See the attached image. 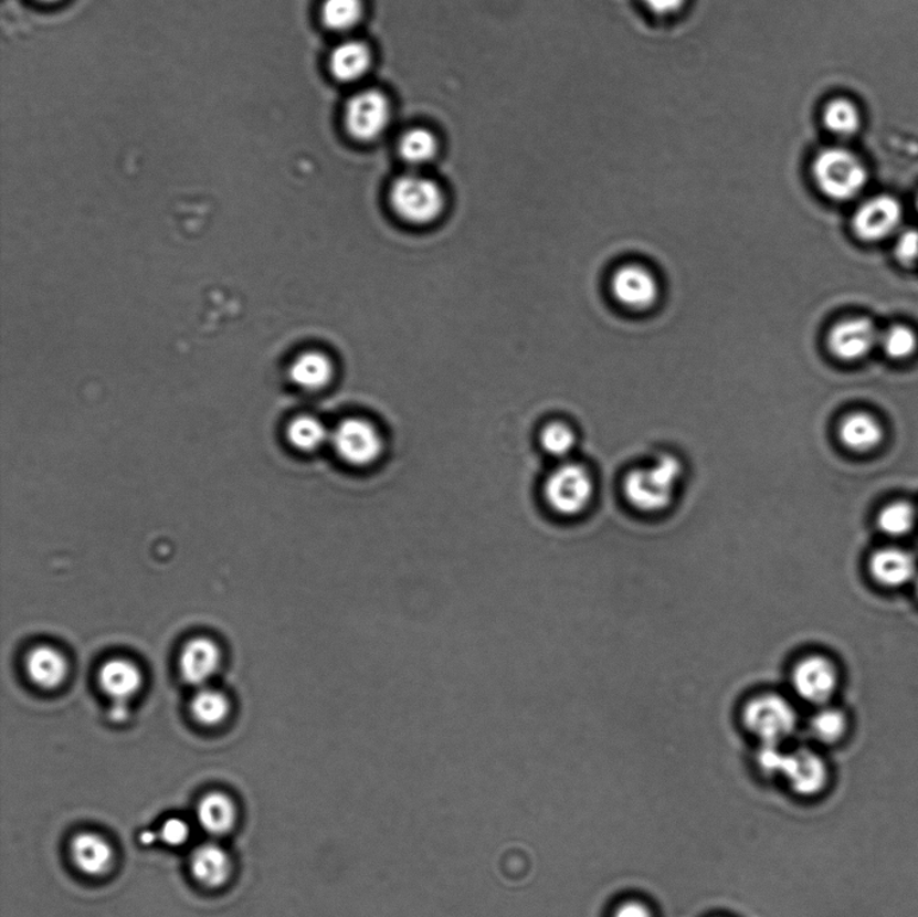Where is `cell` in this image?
<instances>
[{
    "mask_svg": "<svg viewBox=\"0 0 918 917\" xmlns=\"http://www.w3.org/2000/svg\"><path fill=\"white\" fill-rule=\"evenodd\" d=\"M684 478V464L673 455H662L650 466L631 471L624 481L626 502L637 512L662 513L673 505Z\"/></svg>",
    "mask_w": 918,
    "mask_h": 917,
    "instance_id": "obj_1",
    "label": "cell"
},
{
    "mask_svg": "<svg viewBox=\"0 0 918 917\" xmlns=\"http://www.w3.org/2000/svg\"><path fill=\"white\" fill-rule=\"evenodd\" d=\"M819 190L834 201H850L865 189V166L846 148L831 147L817 154L812 164Z\"/></svg>",
    "mask_w": 918,
    "mask_h": 917,
    "instance_id": "obj_2",
    "label": "cell"
},
{
    "mask_svg": "<svg viewBox=\"0 0 918 917\" xmlns=\"http://www.w3.org/2000/svg\"><path fill=\"white\" fill-rule=\"evenodd\" d=\"M742 720L762 745L779 746L795 732L799 723L795 706L777 693L759 694L749 699Z\"/></svg>",
    "mask_w": 918,
    "mask_h": 917,
    "instance_id": "obj_3",
    "label": "cell"
},
{
    "mask_svg": "<svg viewBox=\"0 0 918 917\" xmlns=\"http://www.w3.org/2000/svg\"><path fill=\"white\" fill-rule=\"evenodd\" d=\"M390 203L402 220L415 225L436 221L444 209V194L440 186L420 173H405L397 178L390 188Z\"/></svg>",
    "mask_w": 918,
    "mask_h": 917,
    "instance_id": "obj_4",
    "label": "cell"
},
{
    "mask_svg": "<svg viewBox=\"0 0 918 917\" xmlns=\"http://www.w3.org/2000/svg\"><path fill=\"white\" fill-rule=\"evenodd\" d=\"M544 492L551 510L561 516L574 517L592 504L594 482L591 473L581 464L566 463L549 475Z\"/></svg>",
    "mask_w": 918,
    "mask_h": 917,
    "instance_id": "obj_5",
    "label": "cell"
},
{
    "mask_svg": "<svg viewBox=\"0 0 918 917\" xmlns=\"http://www.w3.org/2000/svg\"><path fill=\"white\" fill-rule=\"evenodd\" d=\"M392 122V105L382 92L366 89L356 93L345 108L347 133L358 141H374L387 133Z\"/></svg>",
    "mask_w": 918,
    "mask_h": 917,
    "instance_id": "obj_6",
    "label": "cell"
},
{
    "mask_svg": "<svg viewBox=\"0 0 918 917\" xmlns=\"http://www.w3.org/2000/svg\"><path fill=\"white\" fill-rule=\"evenodd\" d=\"M331 442L337 454L356 467L370 466L383 450L380 433L362 419H347L333 432Z\"/></svg>",
    "mask_w": 918,
    "mask_h": 917,
    "instance_id": "obj_7",
    "label": "cell"
},
{
    "mask_svg": "<svg viewBox=\"0 0 918 917\" xmlns=\"http://www.w3.org/2000/svg\"><path fill=\"white\" fill-rule=\"evenodd\" d=\"M837 681L834 663L822 655L805 656L791 672V684L798 697L816 706L827 705L833 698Z\"/></svg>",
    "mask_w": 918,
    "mask_h": 917,
    "instance_id": "obj_8",
    "label": "cell"
},
{
    "mask_svg": "<svg viewBox=\"0 0 918 917\" xmlns=\"http://www.w3.org/2000/svg\"><path fill=\"white\" fill-rule=\"evenodd\" d=\"M903 221V207L890 196L873 197L854 214L853 229L861 240L879 241L895 233Z\"/></svg>",
    "mask_w": 918,
    "mask_h": 917,
    "instance_id": "obj_9",
    "label": "cell"
},
{
    "mask_svg": "<svg viewBox=\"0 0 918 917\" xmlns=\"http://www.w3.org/2000/svg\"><path fill=\"white\" fill-rule=\"evenodd\" d=\"M780 777L787 780L792 791L802 797H814L829 782V770L824 760L808 748L785 752Z\"/></svg>",
    "mask_w": 918,
    "mask_h": 917,
    "instance_id": "obj_10",
    "label": "cell"
},
{
    "mask_svg": "<svg viewBox=\"0 0 918 917\" xmlns=\"http://www.w3.org/2000/svg\"><path fill=\"white\" fill-rule=\"evenodd\" d=\"M879 333L872 320L854 318L840 322L829 334V349L842 361H858L879 342Z\"/></svg>",
    "mask_w": 918,
    "mask_h": 917,
    "instance_id": "obj_11",
    "label": "cell"
},
{
    "mask_svg": "<svg viewBox=\"0 0 918 917\" xmlns=\"http://www.w3.org/2000/svg\"><path fill=\"white\" fill-rule=\"evenodd\" d=\"M612 291L620 305L634 312H646L660 296V286L654 275L639 265L620 268L613 276Z\"/></svg>",
    "mask_w": 918,
    "mask_h": 917,
    "instance_id": "obj_12",
    "label": "cell"
},
{
    "mask_svg": "<svg viewBox=\"0 0 918 917\" xmlns=\"http://www.w3.org/2000/svg\"><path fill=\"white\" fill-rule=\"evenodd\" d=\"M72 863L78 872L89 877H102L115 864V851L109 841L95 832H82L73 836L70 845Z\"/></svg>",
    "mask_w": 918,
    "mask_h": 917,
    "instance_id": "obj_13",
    "label": "cell"
},
{
    "mask_svg": "<svg viewBox=\"0 0 918 917\" xmlns=\"http://www.w3.org/2000/svg\"><path fill=\"white\" fill-rule=\"evenodd\" d=\"M189 869L197 884L208 889L223 887L233 872V861L226 849L217 842H208L192 851Z\"/></svg>",
    "mask_w": 918,
    "mask_h": 917,
    "instance_id": "obj_14",
    "label": "cell"
},
{
    "mask_svg": "<svg viewBox=\"0 0 918 917\" xmlns=\"http://www.w3.org/2000/svg\"><path fill=\"white\" fill-rule=\"evenodd\" d=\"M221 652L209 637H196L186 643L179 658V668L186 683L203 686L219 671Z\"/></svg>",
    "mask_w": 918,
    "mask_h": 917,
    "instance_id": "obj_15",
    "label": "cell"
},
{
    "mask_svg": "<svg viewBox=\"0 0 918 917\" xmlns=\"http://www.w3.org/2000/svg\"><path fill=\"white\" fill-rule=\"evenodd\" d=\"M373 54L363 41L346 40L335 46L330 54L331 74L340 83L352 84L368 76Z\"/></svg>",
    "mask_w": 918,
    "mask_h": 917,
    "instance_id": "obj_16",
    "label": "cell"
},
{
    "mask_svg": "<svg viewBox=\"0 0 918 917\" xmlns=\"http://www.w3.org/2000/svg\"><path fill=\"white\" fill-rule=\"evenodd\" d=\"M239 811L233 799L221 791H212L197 804V820L204 833L221 839L238 825Z\"/></svg>",
    "mask_w": 918,
    "mask_h": 917,
    "instance_id": "obj_17",
    "label": "cell"
},
{
    "mask_svg": "<svg viewBox=\"0 0 918 917\" xmlns=\"http://www.w3.org/2000/svg\"><path fill=\"white\" fill-rule=\"evenodd\" d=\"M98 683L114 704H128L141 686V673L134 662L115 658L105 662Z\"/></svg>",
    "mask_w": 918,
    "mask_h": 917,
    "instance_id": "obj_18",
    "label": "cell"
},
{
    "mask_svg": "<svg viewBox=\"0 0 918 917\" xmlns=\"http://www.w3.org/2000/svg\"><path fill=\"white\" fill-rule=\"evenodd\" d=\"M873 579L878 584L896 588L908 584L916 578L917 568L914 556L897 548H886L873 555L870 563Z\"/></svg>",
    "mask_w": 918,
    "mask_h": 917,
    "instance_id": "obj_19",
    "label": "cell"
},
{
    "mask_svg": "<svg viewBox=\"0 0 918 917\" xmlns=\"http://www.w3.org/2000/svg\"><path fill=\"white\" fill-rule=\"evenodd\" d=\"M27 672L34 685L42 689H55L66 679L67 662L57 649L39 646L28 655Z\"/></svg>",
    "mask_w": 918,
    "mask_h": 917,
    "instance_id": "obj_20",
    "label": "cell"
},
{
    "mask_svg": "<svg viewBox=\"0 0 918 917\" xmlns=\"http://www.w3.org/2000/svg\"><path fill=\"white\" fill-rule=\"evenodd\" d=\"M842 443L855 452H868L877 449L884 439L883 426L876 418L867 413L850 414L841 424Z\"/></svg>",
    "mask_w": 918,
    "mask_h": 917,
    "instance_id": "obj_21",
    "label": "cell"
},
{
    "mask_svg": "<svg viewBox=\"0 0 918 917\" xmlns=\"http://www.w3.org/2000/svg\"><path fill=\"white\" fill-rule=\"evenodd\" d=\"M289 375L296 386L307 390H319L331 382L334 367L327 356L319 351H308L295 359Z\"/></svg>",
    "mask_w": 918,
    "mask_h": 917,
    "instance_id": "obj_22",
    "label": "cell"
},
{
    "mask_svg": "<svg viewBox=\"0 0 918 917\" xmlns=\"http://www.w3.org/2000/svg\"><path fill=\"white\" fill-rule=\"evenodd\" d=\"M400 157L414 167L431 164L439 152V140L430 129L412 128L401 136Z\"/></svg>",
    "mask_w": 918,
    "mask_h": 917,
    "instance_id": "obj_23",
    "label": "cell"
},
{
    "mask_svg": "<svg viewBox=\"0 0 918 917\" xmlns=\"http://www.w3.org/2000/svg\"><path fill=\"white\" fill-rule=\"evenodd\" d=\"M363 17V0H325L321 6V22L334 33H349Z\"/></svg>",
    "mask_w": 918,
    "mask_h": 917,
    "instance_id": "obj_24",
    "label": "cell"
},
{
    "mask_svg": "<svg viewBox=\"0 0 918 917\" xmlns=\"http://www.w3.org/2000/svg\"><path fill=\"white\" fill-rule=\"evenodd\" d=\"M822 119L829 131L841 138L857 134L861 127L859 110L847 98L830 102L823 109Z\"/></svg>",
    "mask_w": 918,
    "mask_h": 917,
    "instance_id": "obj_25",
    "label": "cell"
},
{
    "mask_svg": "<svg viewBox=\"0 0 918 917\" xmlns=\"http://www.w3.org/2000/svg\"><path fill=\"white\" fill-rule=\"evenodd\" d=\"M229 709L231 705L228 698L221 692L208 689V687L198 692L191 702L192 717L204 727H217L225 721Z\"/></svg>",
    "mask_w": 918,
    "mask_h": 917,
    "instance_id": "obj_26",
    "label": "cell"
},
{
    "mask_svg": "<svg viewBox=\"0 0 918 917\" xmlns=\"http://www.w3.org/2000/svg\"><path fill=\"white\" fill-rule=\"evenodd\" d=\"M287 435L289 443L304 452L318 450L330 438L324 423L312 417L295 419L288 426Z\"/></svg>",
    "mask_w": 918,
    "mask_h": 917,
    "instance_id": "obj_27",
    "label": "cell"
},
{
    "mask_svg": "<svg viewBox=\"0 0 918 917\" xmlns=\"http://www.w3.org/2000/svg\"><path fill=\"white\" fill-rule=\"evenodd\" d=\"M917 520L915 507L908 502H893L878 514V528L889 537H904L914 530Z\"/></svg>",
    "mask_w": 918,
    "mask_h": 917,
    "instance_id": "obj_28",
    "label": "cell"
},
{
    "mask_svg": "<svg viewBox=\"0 0 918 917\" xmlns=\"http://www.w3.org/2000/svg\"><path fill=\"white\" fill-rule=\"evenodd\" d=\"M847 728L846 716L840 709L824 705L811 717L810 729L815 739L826 745H834L845 735Z\"/></svg>",
    "mask_w": 918,
    "mask_h": 917,
    "instance_id": "obj_29",
    "label": "cell"
},
{
    "mask_svg": "<svg viewBox=\"0 0 918 917\" xmlns=\"http://www.w3.org/2000/svg\"><path fill=\"white\" fill-rule=\"evenodd\" d=\"M883 349L893 359H905L917 349V337L907 326H893L879 338Z\"/></svg>",
    "mask_w": 918,
    "mask_h": 917,
    "instance_id": "obj_30",
    "label": "cell"
},
{
    "mask_svg": "<svg viewBox=\"0 0 918 917\" xmlns=\"http://www.w3.org/2000/svg\"><path fill=\"white\" fill-rule=\"evenodd\" d=\"M541 444L551 456H567L576 445L574 432L566 424L551 423L542 431Z\"/></svg>",
    "mask_w": 918,
    "mask_h": 917,
    "instance_id": "obj_31",
    "label": "cell"
},
{
    "mask_svg": "<svg viewBox=\"0 0 918 917\" xmlns=\"http://www.w3.org/2000/svg\"><path fill=\"white\" fill-rule=\"evenodd\" d=\"M191 829L188 822L179 816L167 818L158 830V836L163 844L171 847L183 846L189 841Z\"/></svg>",
    "mask_w": 918,
    "mask_h": 917,
    "instance_id": "obj_32",
    "label": "cell"
},
{
    "mask_svg": "<svg viewBox=\"0 0 918 917\" xmlns=\"http://www.w3.org/2000/svg\"><path fill=\"white\" fill-rule=\"evenodd\" d=\"M895 255L904 265H914L918 262V231L916 229H907L898 235Z\"/></svg>",
    "mask_w": 918,
    "mask_h": 917,
    "instance_id": "obj_33",
    "label": "cell"
},
{
    "mask_svg": "<svg viewBox=\"0 0 918 917\" xmlns=\"http://www.w3.org/2000/svg\"><path fill=\"white\" fill-rule=\"evenodd\" d=\"M785 751L779 745H762L757 761L762 771L771 777H780L781 766H783Z\"/></svg>",
    "mask_w": 918,
    "mask_h": 917,
    "instance_id": "obj_34",
    "label": "cell"
},
{
    "mask_svg": "<svg viewBox=\"0 0 918 917\" xmlns=\"http://www.w3.org/2000/svg\"><path fill=\"white\" fill-rule=\"evenodd\" d=\"M643 3L655 15L669 17L684 10L687 0H643Z\"/></svg>",
    "mask_w": 918,
    "mask_h": 917,
    "instance_id": "obj_35",
    "label": "cell"
},
{
    "mask_svg": "<svg viewBox=\"0 0 918 917\" xmlns=\"http://www.w3.org/2000/svg\"><path fill=\"white\" fill-rule=\"evenodd\" d=\"M615 917H653L642 903L629 902L616 910Z\"/></svg>",
    "mask_w": 918,
    "mask_h": 917,
    "instance_id": "obj_36",
    "label": "cell"
},
{
    "mask_svg": "<svg viewBox=\"0 0 918 917\" xmlns=\"http://www.w3.org/2000/svg\"><path fill=\"white\" fill-rule=\"evenodd\" d=\"M129 716L128 704H112L109 718L115 723L126 721Z\"/></svg>",
    "mask_w": 918,
    "mask_h": 917,
    "instance_id": "obj_37",
    "label": "cell"
},
{
    "mask_svg": "<svg viewBox=\"0 0 918 917\" xmlns=\"http://www.w3.org/2000/svg\"><path fill=\"white\" fill-rule=\"evenodd\" d=\"M40 2H43V3H57V2H61V0H40Z\"/></svg>",
    "mask_w": 918,
    "mask_h": 917,
    "instance_id": "obj_38",
    "label": "cell"
},
{
    "mask_svg": "<svg viewBox=\"0 0 918 917\" xmlns=\"http://www.w3.org/2000/svg\"><path fill=\"white\" fill-rule=\"evenodd\" d=\"M916 593H917V597H918V579L916 581Z\"/></svg>",
    "mask_w": 918,
    "mask_h": 917,
    "instance_id": "obj_39",
    "label": "cell"
},
{
    "mask_svg": "<svg viewBox=\"0 0 918 917\" xmlns=\"http://www.w3.org/2000/svg\"><path fill=\"white\" fill-rule=\"evenodd\" d=\"M917 209H918V200H917Z\"/></svg>",
    "mask_w": 918,
    "mask_h": 917,
    "instance_id": "obj_40",
    "label": "cell"
}]
</instances>
